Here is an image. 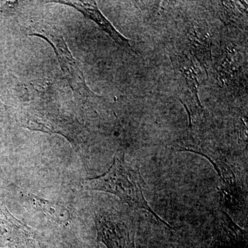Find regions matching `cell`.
I'll return each mask as SVG.
<instances>
[{
    "label": "cell",
    "instance_id": "obj_1",
    "mask_svg": "<svg viewBox=\"0 0 248 248\" xmlns=\"http://www.w3.org/2000/svg\"><path fill=\"white\" fill-rule=\"evenodd\" d=\"M141 177L125 162L124 153L117 154L109 169L102 175L86 179L82 182L84 190L104 191L118 197L134 209H144L158 221L172 228L160 218L148 205L143 195Z\"/></svg>",
    "mask_w": 248,
    "mask_h": 248
},
{
    "label": "cell",
    "instance_id": "obj_2",
    "mask_svg": "<svg viewBox=\"0 0 248 248\" xmlns=\"http://www.w3.org/2000/svg\"><path fill=\"white\" fill-rule=\"evenodd\" d=\"M170 60L179 91V99L187 110L190 124L192 117L201 115L203 110L199 97V90L203 79L204 68L186 50L172 53Z\"/></svg>",
    "mask_w": 248,
    "mask_h": 248
},
{
    "label": "cell",
    "instance_id": "obj_3",
    "mask_svg": "<svg viewBox=\"0 0 248 248\" xmlns=\"http://www.w3.org/2000/svg\"><path fill=\"white\" fill-rule=\"evenodd\" d=\"M30 35L41 37L53 47L68 84L75 92L88 99H100L86 84L84 74L78 60L72 55L62 34L51 26L35 24Z\"/></svg>",
    "mask_w": 248,
    "mask_h": 248
},
{
    "label": "cell",
    "instance_id": "obj_4",
    "mask_svg": "<svg viewBox=\"0 0 248 248\" xmlns=\"http://www.w3.org/2000/svg\"><path fill=\"white\" fill-rule=\"evenodd\" d=\"M98 241L107 248H136L135 224L128 217L103 213L96 215Z\"/></svg>",
    "mask_w": 248,
    "mask_h": 248
},
{
    "label": "cell",
    "instance_id": "obj_5",
    "mask_svg": "<svg viewBox=\"0 0 248 248\" xmlns=\"http://www.w3.org/2000/svg\"><path fill=\"white\" fill-rule=\"evenodd\" d=\"M0 248H37L30 228L0 205Z\"/></svg>",
    "mask_w": 248,
    "mask_h": 248
},
{
    "label": "cell",
    "instance_id": "obj_6",
    "mask_svg": "<svg viewBox=\"0 0 248 248\" xmlns=\"http://www.w3.org/2000/svg\"><path fill=\"white\" fill-rule=\"evenodd\" d=\"M186 51L192 55L208 73L212 62L211 34L208 27L201 22H192L185 31Z\"/></svg>",
    "mask_w": 248,
    "mask_h": 248
},
{
    "label": "cell",
    "instance_id": "obj_7",
    "mask_svg": "<svg viewBox=\"0 0 248 248\" xmlns=\"http://www.w3.org/2000/svg\"><path fill=\"white\" fill-rule=\"evenodd\" d=\"M66 6H71L81 13L85 17L93 21L106 33L108 34L112 40L122 48L134 52L130 44V40L124 37L113 27L110 21L101 12L94 1H54Z\"/></svg>",
    "mask_w": 248,
    "mask_h": 248
},
{
    "label": "cell",
    "instance_id": "obj_8",
    "mask_svg": "<svg viewBox=\"0 0 248 248\" xmlns=\"http://www.w3.org/2000/svg\"><path fill=\"white\" fill-rule=\"evenodd\" d=\"M28 197L31 203L35 207V208L43 212L46 215L57 223L62 224V223H68L69 221L71 218L69 210L61 204L49 202L31 194L28 195Z\"/></svg>",
    "mask_w": 248,
    "mask_h": 248
},
{
    "label": "cell",
    "instance_id": "obj_9",
    "mask_svg": "<svg viewBox=\"0 0 248 248\" xmlns=\"http://www.w3.org/2000/svg\"><path fill=\"white\" fill-rule=\"evenodd\" d=\"M223 54L219 64L217 66V74L222 83H229L233 79L234 74L239 70L240 65L238 55L235 53L234 48H228Z\"/></svg>",
    "mask_w": 248,
    "mask_h": 248
},
{
    "label": "cell",
    "instance_id": "obj_10",
    "mask_svg": "<svg viewBox=\"0 0 248 248\" xmlns=\"http://www.w3.org/2000/svg\"><path fill=\"white\" fill-rule=\"evenodd\" d=\"M97 248H100V247H99V245H98Z\"/></svg>",
    "mask_w": 248,
    "mask_h": 248
}]
</instances>
